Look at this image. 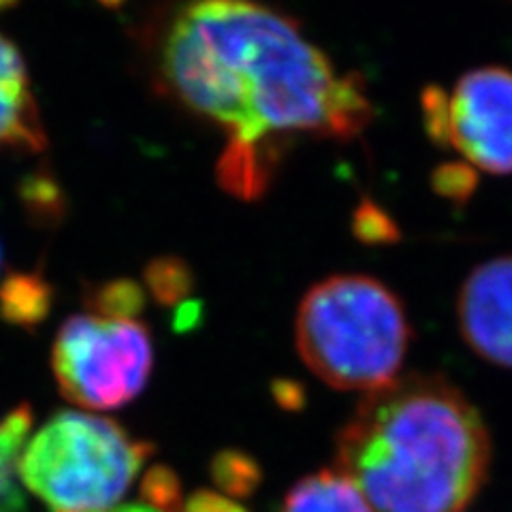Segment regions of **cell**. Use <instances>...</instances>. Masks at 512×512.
I'll return each mask as SVG.
<instances>
[{"label": "cell", "mask_w": 512, "mask_h": 512, "mask_svg": "<svg viewBox=\"0 0 512 512\" xmlns=\"http://www.w3.org/2000/svg\"><path fill=\"white\" fill-rule=\"evenodd\" d=\"M158 73L229 143L222 188L259 199L293 139L348 141L374 118L359 73H338L295 20L256 0H190L165 28Z\"/></svg>", "instance_id": "obj_1"}, {"label": "cell", "mask_w": 512, "mask_h": 512, "mask_svg": "<svg viewBox=\"0 0 512 512\" xmlns=\"http://www.w3.org/2000/svg\"><path fill=\"white\" fill-rule=\"evenodd\" d=\"M338 468L372 512H466L489 466V436L440 376L370 391L338 438Z\"/></svg>", "instance_id": "obj_2"}, {"label": "cell", "mask_w": 512, "mask_h": 512, "mask_svg": "<svg viewBox=\"0 0 512 512\" xmlns=\"http://www.w3.org/2000/svg\"><path fill=\"white\" fill-rule=\"evenodd\" d=\"M297 350L310 370L340 391H376L399 374L410 344L404 303L370 276H331L303 297Z\"/></svg>", "instance_id": "obj_3"}, {"label": "cell", "mask_w": 512, "mask_h": 512, "mask_svg": "<svg viewBox=\"0 0 512 512\" xmlns=\"http://www.w3.org/2000/svg\"><path fill=\"white\" fill-rule=\"evenodd\" d=\"M152 453L116 421L58 412L24 448L20 480L50 512H111Z\"/></svg>", "instance_id": "obj_4"}, {"label": "cell", "mask_w": 512, "mask_h": 512, "mask_svg": "<svg viewBox=\"0 0 512 512\" xmlns=\"http://www.w3.org/2000/svg\"><path fill=\"white\" fill-rule=\"evenodd\" d=\"M152 367V335L137 318L75 314L64 320L52 348L60 393L88 410L131 404L146 389Z\"/></svg>", "instance_id": "obj_5"}, {"label": "cell", "mask_w": 512, "mask_h": 512, "mask_svg": "<svg viewBox=\"0 0 512 512\" xmlns=\"http://www.w3.org/2000/svg\"><path fill=\"white\" fill-rule=\"evenodd\" d=\"M446 146L487 173H512V71L476 69L446 94Z\"/></svg>", "instance_id": "obj_6"}, {"label": "cell", "mask_w": 512, "mask_h": 512, "mask_svg": "<svg viewBox=\"0 0 512 512\" xmlns=\"http://www.w3.org/2000/svg\"><path fill=\"white\" fill-rule=\"evenodd\" d=\"M457 314L463 340L476 355L512 367V256L472 271L461 286Z\"/></svg>", "instance_id": "obj_7"}, {"label": "cell", "mask_w": 512, "mask_h": 512, "mask_svg": "<svg viewBox=\"0 0 512 512\" xmlns=\"http://www.w3.org/2000/svg\"><path fill=\"white\" fill-rule=\"evenodd\" d=\"M0 148L41 152L47 135L32 94L26 62L7 37L0 35Z\"/></svg>", "instance_id": "obj_8"}, {"label": "cell", "mask_w": 512, "mask_h": 512, "mask_svg": "<svg viewBox=\"0 0 512 512\" xmlns=\"http://www.w3.org/2000/svg\"><path fill=\"white\" fill-rule=\"evenodd\" d=\"M280 512H372V508L359 489L335 468L301 478L288 491Z\"/></svg>", "instance_id": "obj_9"}, {"label": "cell", "mask_w": 512, "mask_h": 512, "mask_svg": "<svg viewBox=\"0 0 512 512\" xmlns=\"http://www.w3.org/2000/svg\"><path fill=\"white\" fill-rule=\"evenodd\" d=\"M28 404L15 406L0 416V512H26L20 487V461L32 429Z\"/></svg>", "instance_id": "obj_10"}, {"label": "cell", "mask_w": 512, "mask_h": 512, "mask_svg": "<svg viewBox=\"0 0 512 512\" xmlns=\"http://www.w3.org/2000/svg\"><path fill=\"white\" fill-rule=\"evenodd\" d=\"M52 308V288L39 276L20 274L0 284V314L11 325H39Z\"/></svg>", "instance_id": "obj_11"}, {"label": "cell", "mask_w": 512, "mask_h": 512, "mask_svg": "<svg viewBox=\"0 0 512 512\" xmlns=\"http://www.w3.org/2000/svg\"><path fill=\"white\" fill-rule=\"evenodd\" d=\"M212 478L216 487L231 498H248L261 485V466L256 463L254 457L246 455L244 451H235V448H227L220 451L212 466H210Z\"/></svg>", "instance_id": "obj_12"}, {"label": "cell", "mask_w": 512, "mask_h": 512, "mask_svg": "<svg viewBox=\"0 0 512 512\" xmlns=\"http://www.w3.org/2000/svg\"><path fill=\"white\" fill-rule=\"evenodd\" d=\"M86 301L94 314L122 318H137L146 303L141 288L131 280H114L94 288L86 295Z\"/></svg>", "instance_id": "obj_13"}, {"label": "cell", "mask_w": 512, "mask_h": 512, "mask_svg": "<svg viewBox=\"0 0 512 512\" xmlns=\"http://www.w3.org/2000/svg\"><path fill=\"white\" fill-rule=\"evenodd\" d=\"M141 495L156 512H182L180 478L167 466H154L141 483Z\"/></svg>", "instance_id": "obj_14"}, {"label": "cell", "mask_w": 512, "mask_h": 512, "mask_svg": "<svg viewBox=\"0 0 512 512\" xmlns=\"http://www.w3.org/2000/svg\"><path fill=\"white\" fill-rule=\"evenodd\" d=\"M146 278L154 297L163 303L180 301L182 297H186L190 286L188 267L178 259L154 261L148 269Z\"/></svg>", "instance_id": "obj_15"}, {"label": "cell", "mask_w": 512, "mask_h": 512, "mask_svg": "<svg viewBox=\"0 0 512 512\" xmlns=\"http://www.w3.org/2000/svg\"><path fill=\"white\" fill-rule=\"evenodd\" d=\"M431 186L448 201L466 203L478 186V175L470 165L446 163L431 175Z\"/></svg>", "instance_id": "obj_16"}, {"label": "cell", "mask_w": 512, "mask_h": 512, "mask_svg": "<svg viewBox=\"0 0 512 512\" xmlns=\"http://www.w3.org/2000/svg\"><path fill=\"white\" fill-rule=\"evenodd\" d=\"M355 233L361 242L370 244H391L399 237L395 222L384 214L380 207L363 203L355 214Z\"/></svg>", "instance_id": "obj_17"}, {"label": "cell", "mask_w": 512, "mask_h": 512, "mask_svg": "<svg viewBox=\"0 0 512 512\" xmlns=\"http://www.w3.org/2000/svg\"><path fill=\"white\" fill-rule=\"evenodd\" d=\"M423 118L429 139L446 146V92L438 86H427L421 96Z\"/></svg>", "instance_id": "obj_18"}, {"label": "cell", "mask_w": 512, "mask_h": 512, "mask_svg": "<svg viewBox=\"0 0 512 512\" xmlns=\"http://www.w3.org/2000/svg\"><path fill=\"white\" fill-rule=\"evenodd\" d=\"M182 512H248L244 506H239L227 495H220L214 491H197L190 495L184 504Z\"/></svg>", "instance_id": "obj_19"}, {"label": "cell", "mask_w": 512, "mask_h": 512, "mask_svg": "<svg viewBox=\"0 0 512 512\" xmlns=\"http://www.w3.org/2000/svg\"><path fill=\"white\" fill-rule=\"evenodd\" d=\"M111 512H156L152 510L150 506H143V504H128V506H122V508H116Z\"/></svg>", "instance_id": "obj_20"}, {"label": "cell", "mask_w": 512, "mask_h": 512, "mask_svg": "<svg viewBox=\"0 0 512 512\" xmlns=\"http://www.w3.org/2000/svg\"><path fill=\"white\" fill-rule=\"evenodd\" d=\"M15 3H18V0H0V11H5V9H9V7H13Z\"/></svg>", "instance_id": "obj_21"}, {"label": "cell", "mask_w": 512, "mask_h": 512, "mask_svg": "<svg viewBox=\"0 0 512 512\" xmlns=\"http://www.w3.org/2000/svg\"><path fill=\"white\" fill-rule=\"evenodd\" d=\"M0 269H3V250H0ZM3 276V274H0Z\"/></svg>", "instance_id": "obj_22"}]
</instances>
